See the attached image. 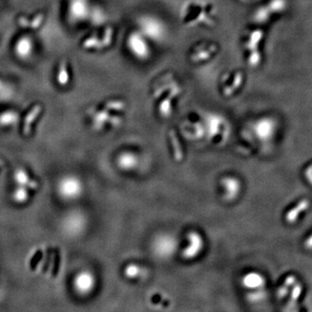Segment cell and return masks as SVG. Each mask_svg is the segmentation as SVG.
Here are the masks:
<instances>
[{"label":"cell","mask_w":312,"mask_h":312,"mask_svg":"<svg viewBox=\"0 0 312 312\" xmlns=\"http://www.w3.org/2000/svg\"><path fill=\"white\" fill-rule=\"evenodd\" d=\"M285 9V0H270L266 5L259 6L254 11L252 18L259 25H265L273 15L279 14Z\"/></svg>","instance_id":"11"},{"label":"cell","mask_w":312,"mask_h":312,"mask_svg":"<svg viewBox=\"0 0 312 312\" xmlns=\"http://www.w3.org/2000/svg\"><path fill=\"white\" fill-rule=\"evenodd\" d=\"M277 130L276 121L271 117H263L254 124V131L261 141L272 139Z\"/></svg>","instance_id":"12"},{"label":"cell","mask_w":312,"mask_h":312,"mask_svg":"<svg viewBox=\"0 0 312 312\" xmlns=\"http://www.w3.org/2000/svg\"><path fill=\"white\" fill-rule=\"evenodd\" d=\"M20 122V114L16 111H6L0 114V127H12Z\"/></svg>","instance_id":"18"},{"label":"cell","mask_w":312,"mask_h":312,"mask_svg":"<svg viewBox=\"0 0 312 312\" xmlns=\"http://www.w3.org/2000/svg\"><path fill=\"white\" fill-rule=\"evenodd\" d=\"M238 1H240L241 3H245V2H247L248 0H238Z\"/></svg>","instance_id":"31"},{"label":"cell","mask_w":312,"mask_h":312,"mask_svg":"<svg viewBox=\"0 0 312 312\" xmlns=\"http://www.w3.org/2000/svg\"><path fill=\"white\" fill-rule=\"evenodd\" d=\"M304 247L307 250L312 251V232L309 234V236L307 237L306 240H305V241H304Z\"/></svg>","instance_id":"29"},{"label":"cell","mask_w":312,"mask_h":312,"mask_svg":"<svg viewBox=\"0 0 312 312\" xmlns=\"http://www.w3.org/2000/svg\"><path fill=\"white\" fill-rule=\"evenodd\" d=\"M244 285L249 289H260L265 287V278L259 273L251 272L247 274L243 280Z\"/></svg>","instance_id":"15"},{"label":"cell","mask_w":312,"mask_h":312,"mask_svg":"<svg viewBox=\"0 0 312 312\" xmlns=\"http://www.w3.org/2000/svg\"><path fill=\"white\" fill-rule=\"evenodd\" d=\"M31 48H32V45H31V40L27 37H24V38L20 39L17 43V46H16V52L18 56L25 59L31 53Z\"/></svg>","instance_id":"20"},{"label":"cell","mask_w":312,"mask_h":312,"mask_svg":"<svg viewBox=\"0 0 312 312\" xmlns=\"http://www.w3.org/2000/svg\"><path fill=\"white\" fill-rule=\"evenodd\" d=\"M41 112H42V106L37 104V105H35L31 109V111L29 112L28 114L25 116L24 126H23V133L25 135H29L31 134L32 124L36 120V118L38 117Z\"/></svg>","instance_id":"14"},{"label":"cell","mask_w":312,"mask_h":312,"mask_svg":"<svg viewBox=\"0 0 312 312\" xmlns=\"http://www.w3.org/2000/svg\"><path fill=\"white\" fill-rule=\"evenodd\" d=\"M245 74L240 69L226 70L220 77V86L223 95L230 98L242 88L245 84Z\"/></svg>","instance_id":"9"},{"label":"cell","mask_w":312,"mask_h":312,"mask_svg":"<svg viewBox=\"0 0 312 312\" xmlns=\"http://www.w3.org/2000/svg\"><path fill=\"white\" fill-rule=\"evenodd\" d=\"M29 198H30L29 190L25 187H20V186H17L11 193V200L18 205L26 203L28 201Z\"/></svg>","instance_id":"19"},{"label":"cell","mask_w":312,"mask_h":312,"mask_svg":"<svg viewBox=\"0 0 312 312\" xmlns=\"http://www.w3.org/2000/svg\"><path fill=\"white\" fill-rule=\"evenodd\" d=\"M96 286V279L94 273L89 270H80L72 280L73 290L80 297H88Z\"/></svg>","instance_id":"10"},{"label":"cell","mask_w":312,"mask_h":312,"mask_svg":"<svg viewBox=\"0 0 312 312\" xmlns=\"http://www.w3.org/2000/svg\"><path fill=\"white\" fill-rule=\"evenodd\" d=\"M220 47L215 41H201L195 44L188 52V60L192 64H207L217 56Z\"/></svg>","instance_id":"8"},{"label":"cell","mask_w":312,"mask_h":312,"mask_svg":"<svg viewBox=\"0 0 312 312\" xmlns=\"http://www.w3.org/2000/svg\"><path fill=\"white\" fill-rule=\"evenodd\" d=\"M57 82H59V85H61V86H66L69 82V74H68L66 61H62L60 64L59 75H57Z\"/></svg>","instance_id":"22"},{"label":"cell","mask_w":312,"mask_h":312,"mask_svg":"<svg viewBox=\"0 0 312 312\" xmlns=\"http://www.w3.org/2000/svg\"><path fill=\"white\" fill-rule=\"evenodd\" d=\"M138 31L149 42L162 43L167 36V26L163 20L153 15H142L137 20Z\"/></svg>","instance_id":"3"},{"label":"cell","mask_w":312,"mask_h":312,"mask_svg":"<svg viewBox=\"0 0 312 312\" xmlns=\"http://www.w3.org/2000/svg\"><path fill=\"white\" fill-rule=\"evenodd\" d=\"M3 164H4L3 160L0 159V167H2V166H3Z\"/></svg>","instance_id":"30"},{"label":"cell","mask_w":312,"mask_h":312,"mask_svg":"<svg viewBox=\"0 0 312 312\" xmlns=\"http://www.w3.org/2000/svg\"><path fill=\"white\" fill-rule=\"evenodd\" d=\"M264 39V32L261 29H252L245 34L242 41L243 50L246 64L251 68H256L261 64L262 55L260 45Z\"/></svg>","instance_id":"4"},{"label":"cell","mask_w":312,"mask_h":312,"mask_svg":"<svg viewBox=\"0 0 312 312\" xmlns=\"http://www.w3.org/2000/svg\"><path fill=\"white\" fill-rule=\"evenodd\" d=\"M181 84L179 83L174 75L171 73H167L164 75H161V78L156 85L154 90V96H160L167 93V96L161 101L159 104V111L162 115L168 116L172 112V103L174 98L181 95Z\"/></svg>","instance_id":"2"},{"label":"cell","mask_w":312,"mask_h":312,"mask_svg":"<svg viewBox=\"0 0 312 312\" xmlns=\"http://www.w3.org/2000/svg\"><path fill=\"white\" fill-rule=\"evenodd\" d=\"M43 20H44V14L40 13L31 22H30V27H31V29L38 28L39 26L42 25Z\"/></svg>","instance_id":"26"},{"label":"cell","mask_w":312,"mask_h":312,"mask_svg":"<svg viewBox=\"0 0 312 312\" xmlns=\"http://www.w3.org/2000/svg\"><path fill=\"white\" fill-rule=\"evenodd\" d=\"M56 191L62 201L73 202L77 201L84 193V183L77 176L69 173L59 178Z\"/></svg>","instance_id":"5"},{"label":"cell","mask_w":312,"mask_h":312,"mask_svg":"<svg viewBox=\"0 0 312 312\" xmlns=\"http://www.w3.org/2000/svg\"><path fill=\"white\" fill-rule=\"evenodd\" d=\"M135 163V160L134 157L129 153H123L118 159V164L121 168L123 169H130Z\"/></svg>","instance_id":"23"},{"label":"cell","mask_w":312,"mask_h":312,"mask_svg":"<svg viewBox=\"0 0 312 312\" xmlns=\"http://www.w3.org/2000/svg\"><path fill=\"white\" fill-rule=\"evenodd\" d=\"M13 179L17 186L24 187L28 190H36L38 188V182L31 179L28 173L23 168H17L13 173Z\"/></svg>","instance_id":"13"},{"label":"cell","mask_w":312,"mask_h":312,"mask_svg":"<svg viewBox=\"0 0 312 312\" xmlns=\"http://www.w3.org/2000/svg\"><path fill=\"white\" fill-rule=\"evenodd\" d=\"M124 108H125V103L121 100L109 101V102H108L105 104V109H109V110H118V111H120V110L124 109Z\"/></svg>","instance_id":"25"},{"label":"cell","mask_w":312,"mask_h":312,"mask_svg":"<svg viewBox=\"0 0 312 312\" xmlns=\"http://www.w3.org/2000/svg\"><path fill=\"white\" fill-rule=\"evenodd\" d=\"M40 251H41V255L39 257V259H37V262H36V268L35 270L37 274H40L42 272L44 268L45 267V265L47 264L48 259H49V251H50V247L47 245H40L39 246Z\"/></svg>","instance_id":"21"},{"label":"cell","mask_w":312,"mask_h":312,"mask_svg":"<svg viewBox=\"0 0 312 312\" xmlns=\"http://www.w3.org/2000/svg\"><path fill=\"white\" fill-rule=\"evenodd\" d=\"M0 87H1V81H0Z\"/></svg>","instance_id":"32"},{"label":"cell","mask_w":312,"mask_h":312,"mask_svg":"<svg viewBox=\"0 0 312 312\" xmlns=\"http://www.w3.org/2000/svg\"><path fill=\"white\" fill-rule=\"evenodd\" d=\"M138 270L139 269L135 265H128V267L126 268V275L129 278L134 277L138 273Z\"/></svg>","instance_id":"27"},{"label":"cell","mask_w":312,"mask_h":312,"mask_svg":"<svg viewBox=\"0 0 312 312\" xmlns=\"http://www.w3.org/2000/svg\"><path fill=\"white\" fill-rule=\"evenodd\" d=\"M18 25L23 28H27V27H30V21L26 17H20L18 18Z\"/></svg>","instance_id":"28"},{"label":"cell","mask_w":312,"mask_h":312,"mask_svg":"<svg viewBox=\"0 0 312 312\" xmlns=\"http://www.w3.org/2000/svg\"><path fill=\"white\" fill-rule=\"evenodd\" d=\"M171 142L173 143V150H174V157L177 161H181L182 159V152L181 148L179 145L178 139L176 137V133L173 131L170 132Z\"/></svg>","instance_id":"24"},{"label":"cell","mask_w":312,"mask_h":312,"mask_svg":"<svg viewBox=\"0 0 312 312\" xmlns=\"http://www.w3.org/2000/svg\"><path fill=\"white\" fill-rule=\"evenodd\" d=\"M93 128L95 130H101L104 128V126L110 120V114L109 109H102V110H95L93 113Z\"/></svg>","instance_id":"16"},{"label":"cell","mask_w":312,"mask_h":312,"mask_svg":"<svg viewBox=\"0 0 312 312\" xmlns=\"http://www.w3.org/2000/svg\"><path fill=\"white\" fill-rule=\"evenodd\" d=\"M88 220L81 210L73 209L64 215L60 222V228L66 237L75 239L86 231Z\"/></svg>","instance_id":"6"},{"label":"cell","mask_w":312,"mask_h":312,"mask_svg":"<svg viewBox=\"0 0 312 312\" xmlns=\"http://www.w3.org/2000/svg\"><path fill=\"white\" fill-rule=\"evenodd\" d=\"M217 16L216 6L208 0H186L179 12L180 21L187 28L213 27Z\"/></svg>","instance_id":"1"},{"label":"cell","mask_w":312,"mask_h":312,"mask_svg":"<svg viewBox=\"0 0 312 312\" xmlns=\"http://www.w3.org/2000/svg\"><path fill=\"white\" fill-rule=\"evenodd\" d=\"M189 239L191 240V245L188 249H186L184 255L186 258H192L200 251V249L202 248V239L197 233L190 234Z\"/></svg>","instance_id":"17"},{"label":"cell","mask_w":312,"mask_h":312,"mask_svg":"<svg viewBox=\"0 0 312 312\" xmlns=\"http://www.w3.org/2000/svg\"><path fill=\"white\" fill-rule=\"evenodd\" d=\"M126 47L135 60L147 62L152 56L150 42L138 30L132 31L126 39Z\"/></svg>","instance_id":"7"}]
</instances>
